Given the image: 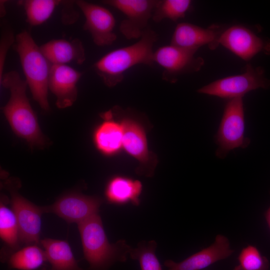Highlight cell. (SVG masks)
<instances>
[{"instance_id": "1", "label": "cell", "mask_w": 270, "mask_h": 270, "mask_svg": "<svg viewBox=\"0 0 270 270\" xmlns=\"http://www.w3.org/2000/svg\"><path fill=\"white\" fill-rule=\"evenodd\" d=\"M2 86L8 88L10 98L2 110L14 133L31 146H42L46 140L26 94L28 84L14 70L4 74Z\"/></svg>"}, {"instance_id": "2", "label": "cell", "mask_w": 270, "mask_h": 270, "mask_svg": "<svg viewBox=\"0 0 270 270\" xmlns=\"http://www.w3.org/2000/svg\"><path fill=\"white\" fill-rule=\"evenodd\" d=\"M158 34L148 28L136 42L114 50L96 61L93 67L97 74L108 87H114L122 82L124 72L140 64L152 66L154 62L152 50Z\"/></svg>"}, {"instance_id": "3", "label": "cell", "mask_w": 270, "mask_h": 270, "mask_svg": "<svg viewBox=\"0 0 270 270\" xmlns=\"http://www.w3.org/2000/svg\"><path fill=\"white\" fill-rule=\"evenodd\" d=\"M78 224L90 270H109L114 263L126 260L132 248L124 240L109 242L98 214Z\"/></svg>"}, {"instance_id": "4", "label": "cell", "mask_w": 270, "mask_h": 270, "mask_svg": "<svg viewBox=\"0 0 270 270\" xmlns=\"http://www.w3.org/2000/svg\"><path fill=\"white\" fill-rule=\"evenodd\" d=\"M14 48L19 56L26 81L34 99L42 110L49 111L48 95L52 64L27 31L16 35Z\"/></svg>"}, {"instance_id": "5", "label": "cell", "mask_w": 270, "mask_h": 270, "mask_svg": "<svg viewBox=\"0 0 270 270\" xmlns=\"http://www.w3.org/2000/svg\"><path fill=\"white\" fill-rule=\"evenodd\" d=\"M245 120L242 98L229 100L225 105L220 123L215 136L218 145L216 154L224 158L232 150L248 147L250 140L244 136Z\"/></svg>"}, {"instance_id": "6", "label": "cell", "mask_w": 270, "mask_h": 270, "mask_svg": "<svg viewBox=\"0 0 270 270\" xmlns=\"http://www.w3.org/2000/svg\"><path fill=\"white\" fill-rule=\"evenodd\" d=\"M270 82L266 79L260 68L248 65L244 72L218 79L204 86L197 91L200 94L231 100L243 97L253 90L266 88Z\"/></svg>"}, {"instance_id": "7", "label": "cell", "mask_w": 270, "mask_h": 270, "mask_svg": "<svg viewBox=\"0 0 270 270\" xmlns=\"http://www.w3.org/2000/svg\"><path fill=\"white\" fill-rule=\"evenodd\" d=\"M196 51L172 44L164 46L154 52L152 60L162 67V79L174 83L182 74L196 72L204 64L202 58L195 56Z\"/></svg>"}, {"instance_id": "8", "label": "cell", "mask_w": 270, "mask_h": 270, "mask_svg": "<svg viewBox=\"0 0 270 270\" xmlns=\"http://www.w3.org/2000/svg\"><path fill=\"white\" fill-rule=\"evenodd\" d=\"M123 131L122 146L126 152L139 162L137 174L151 177L154 174L158 160L148 147L144 130L136 120L124 116L120 122Z\"/></svg>"}, {"instance_id": "9", "label": "cell", "mask_w": 270, "mask_h": 270, "mask_svg": "<svg viewBox=\"0 0 270 270\" xmlns=\"http://www.w3.org/2000/svg\"><path fill=\"white\" fill-rule=\"evenodd\" d=\"M158 0H106L102 1L125 16L121 22L120 30L128 40L140 38L152 18Z\"/></svg>"}, {"instance_id": "10", "label": "cell", "mask_w": 270, "mask_h": 270, "mask_svg": "<svg viewBox=\"0 0 270 270\" xmlns=\"http://www.w3.org/2000/svg\"><path fill=\"white\" fill-rule=\"evenodd\" d=\"M76 3L85 18L84 29L90 33L94 42L100 46L112 44L116 39L112 14L104 7L86 1L77 0Z\"/></svg>"}, {"instance_id": "11", "label": "cell", "mask_w": 270, "mask_h": 270, "mask_svg": "<svg viewBox=\"0 0 270 270\" xmlns=\"http://www.w3.org/2000/svg\"><path fill=\"white\" fill-rule=\"evenodd\" d=\"M102 202L97 196L72 192L60 198L52 205L42 207L44 212H52L68 223L78 224L98 214Z\"/></svg>"}, {"instance_id": "12", "label": "cell", "mask_w": 270, "mask_h": 270, "mask_svg": "<svg viewBox=\"0 0 270 270\" xmlns=\"http://www.w3.org/2000/svg\"><path fill=\"white\" fill-rule=\"evenodd\" d=\"M12 209L18 222L20 242L39 244L42 208L34 204L16 190H10Z\"/></svg>"}, {"instance_id": "13", "label": "cell", "mask_w": 270, "mask_h": 270, "mask_svg": "<svg viewBox=\"0 0 270 270\" xmlns=\"http://www.w3.org/2000/svg\"><path fill=\"white\" fill-rule=\"evenodd\" d=\"M224 30L216 25L203 28L188 22L179 23L174 29L170 44L196 52L205 45L214 50L218 46L220 38Z\"/></svg>"}, {"instance_id": "14", "label": "cell", "mask_w": 270, "mask_h": 270, "mask_svg": "<svg viewBox=\"0 0 270 270\" xmlns=\"http://www.w3.org/2000/svg\"><path fill=\"white\" fill-rule=\"evenodd\" d=\"M219 44L244 60H248L268 46L251 30L240 25L225 29L222 34Z\"/></svg>"}, {"instance_id": "15", "label": "cell", "mask_w": 270, "mask_h": 270, "mask_svg": "<svg viewBox=\"0 0 270 270\" xmlns=\"http://www.w3.org/2000/svg\"><path fill=\"white\" fill-rule=\"evenodd\" d=\"M234 252L230 248L228 240L225 236L218 234L210 246L178 262L167 260L164 265L168 270H201L228 258Z\"/></svg>"}, {"instance_id": "16", "label": "cell", "mask_w": 270, "mask_h": 270, "mask_svg": "<svg viewBox=\"0 0 270 270\" xmlns=\"http://www.w3.org/2000/svg\"><path fill=\"white\" fill-rule=\"evenodd\" d=\"M82 73L67 64H52L48 89L56 97L60 108L72 106L78 97L77 84Z\"/></svg>"}, {"instance_id": "17", "label": "cell", "mask_w": 270, "mask_h": 270, "mask_svg": "<svg viewBox=\"0 0 270 270\" xmlns=\"http://www.w3.org/2000/svg\"><path fill=\"white\" fill-rule=\"evenodd\" d=\"M40 48L52 64H66L72 62L81 64L86 60L84 48L78 38L72 40H52L40 46Z\"/></svg>"}, {"instance_id": "18", "label": "cell", "mask_w": 270, "mask_h": 270, "mask_svg": "<svg viewBox=\"0 0 270 270\" xmlns=\"http://www.w3.org/2000/svg\"><path fill=\"white\" fill-rule=\"evenodd\" d=\"M40 244L50 264V268L42 270H84L79 266L66 241L44 238Z\"/></svg>"}, {"instance_id": "19", "label": "cell", "mask_w": 270, "mask_h": 270, "mask_svg": "<svg viewBox=\"0 0 270 270\" xmlns=\"http://www.w3.org/2000/svg\"><path fill=\"white\" fill-rule=\"evenodd\" d=\"M142 191V184L139 180L118 176L108 182L106 188L105 196L110 204H124L131 203L134 206H138Z\"/></svg>"}, {"instance_id": "20", "label": "cell", "mask_w": 270, "mask_h": 270, "mask_svg": "<svg viewBox=\"0 0 270 270\" xmlns=\"http://www.w3.org/2000/svg\"><path fill=\"white\" fill-rule=\"evenodd\" d=\"M105 120L96 128L94 142L98 149L106 154H112L122 146L123 131L120 123L112 120V110L103 114Z\"/></svg>"}, {"instance_id": "21", "label": "cell", "mask_w": 270, "mask_h": 270, "mask_svg": "<svg viewBox=\"0 0 270 270\" xmlns=\"http://www.w3.org/2000/svg\"><path fill=\"white\" fill-rule=\"evenodd\" d=\"M47 260L44 249L38 244H28L12 252L6 262L10 268L18 270H34Z\"/></svg>"}, {"instance_id": "22", "label": "cell", "mask_w": 270, "mask_h": 270, "mask_svg": "<svg viewBox=\"0 0 270 270\" xmlns=\"http://www.w3.org/2000/svg\"><path fill=\"white\" fill-rule=\"evenodd\" d=\"M61 2L58 0H26L20 2L24 9L26 21L32 26L46 22Z\"/></svg>"}, {"instance_id": "23", "label": "cell", "mask_w": 270, "mask_h": 270, "mask_svg": "<svg viewBox=\"0 0 270 270\" xmlns=\"http://www.w3.org/2000/svg\"><path fill=\"white\" fill-rule=\"evenodd\" d=\"M0 236L12 250H17L20 242L17 219L12 210L8 208L2 201L0 206Z\"/></svg>"}, {"instance_id": "24", "label": "cell", "mask_w": 270, "mask_h": 270, "mask_svg": "<svg viewBox=\"0 0 270 270\" xmlns=\"http://www.w3.org/2000/svg\"><path fill=\"white\" fill-rule=\"evenodd\" d=\"M191 4L190 0H158L152 18L156 22L164 19L176 22L185 16Z\"/></svg>"}, {"instance_id": "25", "label": "cell", "mask_w": 270, "mask_h": 270, "mask_svg": "<svg viewBox=\"0 0 270 270\" xmlns=\"http://www.w3.org/2000/svg\"><path fill=\"white\" fill-rule=\"evenodd\" d=\"M156 246L154 240L142 242L136 248H131L129 255L132 259L138 260L141 270H162L156 254Z\"/></svg>"}, {"instance_id": "26", "label": "cell", "mask_w": 270, "mask_h": 270, "mask_svg": "<svg viewBox=\"0 0 270 270\" xmlns=\"http://www.w3.org/2000/svg\"><path fill=\"white\" fill-rule=\"evenodd\" d=\"M238 264L233 270H268L269 262L258 249L252 245L243 248L238 258Z\"/></svg>"}, {"instance_id": "27", "label": "cell", "mask_w": 270, "mask_h": 270, "mask_svg": "<svg viewBox=\"0 0 270 270\" xmlns=\"http://www.w3.org/2000/svg\"><path fill=\"white\" fill-rule=\"evenodd\" d=\"M14 42L13 34L10 32H6L3 34L0 40V80L4 75V67L6 55L9 48Z\"/></svg>"}, {"instance_id": "28", "label": "cell", "mask_w": 270, "mask_h": 270, "mask_svg": "<svg viewBox=\"0 0 270 270\" xmlns=\"http://www.w3.org/2000/svg\"><path fill=\"white\" fill-rule=\"evenodd\" d=\"M266 218L270 229V206L266 213Z\"/></svg>"}]
</instances>
